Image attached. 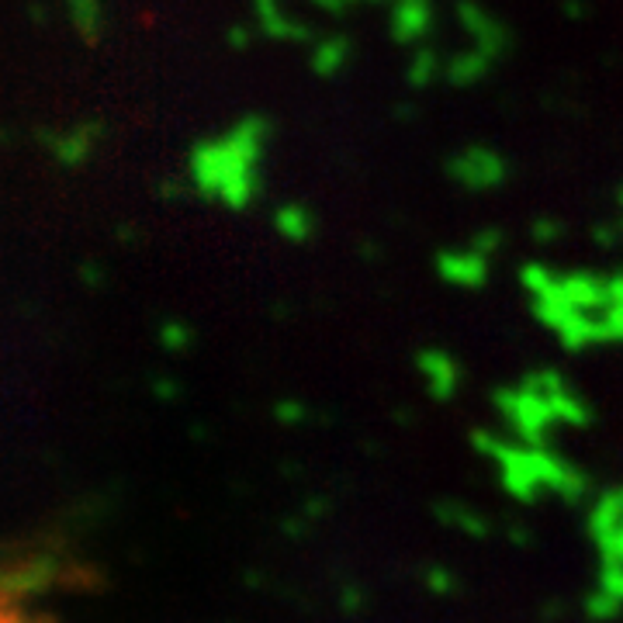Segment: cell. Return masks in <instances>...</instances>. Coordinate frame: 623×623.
I'll list each match as a JSON object with an SVG mask.
<instances>
[{
  "label": "cell",
  "mask_w": 623,
  "mask_h": 623,
  "mask_svg": "<svg viewBox=\"0 0 623 623\" xmlns=\"http://www.w3.org/2000/svg\"><path fill=\"white\" fill-rule=\"evenodd\" d=\"M264 115H243L219 139H205L191 153V174L205 194H219L229 205H246L257 191V160L267 142Z\"/></svg>",
  "instance_id": "6da1fadb"
},
{
  "label": "cell",
  "mask_w": 623,
  "mask_h": 623,
  "mask_svg": "<svg viewBox=\"0 0 623 623\" xmlns=\"http://www.w3.org/2000/svg\"><path fill=\"white\" fill-rule=\"evenodd\" d=\"M454 14H457V21H461L464 35L471 39V45L489 52L495 63L513 52V28H509L495 11H489L485 4H478V0H457Z\"/></svg>",
  "instance_id": "7a4b0ae2"
},
{
  "label": "cell",
  "mask_w": 623,
  "mask_h": 623,
  "mask_svg": "<svg viewBox=\"0 0 623 623\" xmlns=\"http://www.w3.org/2000/svg\"><path fill=\"white\" fill-rule=\"evenodd\" d=\"M253 28H257V35H264L267 42H281V45L315 42L312 25L295 18V14L284 7V0H253Z\"/></svg>",
  "instance_id": "3957f363"
},
{
  "label": "cell",
  "mask_w": 623,
  "mask_h": 623,
  "mask_svg": "<svg viewBox=\"0 0 623 623\" xmlns=\"http://www.w3.org/2000/svg\"><path fill=\"white\" fill-rule=\"evenodd\" d=\"M433 32V0H395L388 7V39L419 49Z\"/></svg>",
  "instance_id": "277c9868"
},
{
  "label": "cell",
  "mask_w": 623,
  "mask_h": 623,
  "mask_svg": "<svg viewBox=\"0 0 623 623\" xmlns=\"http://www.w3.org/2000/svg\"><path fill=\"white\" fill-rule=\"evenodd\" d=\"M450 174H454L457 184L471 187V191H485V187H495L506 180V160L489 146H468L450 163Z\"/></svg>",
  "instance_id": "5b68a950"
},
{
  "label": "cell",
  "mask_w": 623,
  "mask_h": 623,
  "mask_svg": "<svg viewBox=\"0 0 623 623\" xmlns=\"http://www.w3.org/2000/svg\"><path fill=\"white\" fill-rule=\"evenodd\" d=\"M101 132H104V125L87 118V122L73 125V129H66V132H39V139L45 142V149L56 156L59 167H80V163L90 160Z\"/></svg>",
  "instance_id": "8992f818"
},
{
  "label": "cell",
  "mask_w": 623,
  "mask_h": 623,
  "mask_svg": "<svg viewBox=\"0 0 623 623\" xmlns=\"http://www.w3.org/2000/svg\"><path fill=\"white\" fill-rule=\"evenodd\" d=\"M350 59H354V39L343 35V32H329V35H319V39L312 42L309 70L319 80H333V77H340V73L347 70Z\"/></svg>",
  "instance_id": "52a82bcc"
},
{
  "label": "cell",
  "mask_w": 623,
  "mask_h": 623,
  "mask_svg": "<svg viewBox=\"0 0 623 623\" xmlns=\"http://www.w3.org/2000/svg\"><path fill=\"white\" fill-rule=\"evenodd\" d=\"M66 18H70L77 39L87 45V49H97L104 42V32H108V11H104V0H63Z\"/></svg>",
  "instance_id": "ba28073f"
},
{
  "label": "cell",
  "mask_w": 623,
  "mask_h": 623,
  "mask_svg": "<svg viewBox=\"0 0 623 623\" xmlns=\"http://www.w3.org/2000/svg\"><path fill=\"white\" fill-rule=\"evenodd\" d=\"M492 66H495V59L489 56V52H482V49H475V45H471V49L447 56L444 80L450 87H475V84H482V80L489 77Z\"/></svg>",
  "instance_id": "9c48e42d"
},
{
  "label": "cell",
  "mask_w": 623,
  "mask_h": 623,
  "mask_svg": "<svg viewBox=\"0 0 623 623\" xmlns=\"http://www.w3.org/2000/svg\"><path fill=\"white\" fill-rule=\"evenodd\" d=\"M444 63H447V59L440 56L437 49H430V45H419V49L409 56V63H405V80H409L412 90L430 87L437 77H444Z\"/></svg>",
  "instance_id": "30bf717a"
},
{
  "label": "cell",
  "mask_w": 623,
  "mask_h": 623,
  "mask_svg": "<svg viewBox=\"0 0 623 623\" xmlns=\"http://www.w3.org/2000/svg\"><path fill=\"white\" fill-rule=\"evenodd\" d=\"M253 39H257V28L253 25H229L225 28V45L236 49V52H250Z\"/></svg>",
  "instance_id": "8fae6325"
},
{
  "label": "cell",
  "mask_w": 623,
  "mask_h": 623,
  "mask_svg": "<svg viewBox=\"0 0 623 623\" xmlns=\"http://www.w3.org/2000/svg\"><path fill=\"white\" fill-rule=\"evenodd\" d=\"M315 7H319V11H326V14H347L350 7V0H312Z\"/></svg>",
  "instance_id": "7c38bea8"
},
{
  "label": "cell",
  "mask_w": 623,
  "mask_h": 623,
  "mask_svg": "<svg viewBox=\"0 0 623 623\" xmlns=\"http://www.w3.org/2000/svg\"><path fill=\"white\" fill-rule=\"evenodd\" d=\"M28 18H32V25H35V28L49 25V11H45L39 0H32V4H28Z\"/></svg>",
  "instance_id": "4fadbf2b"
}]
</instances>
